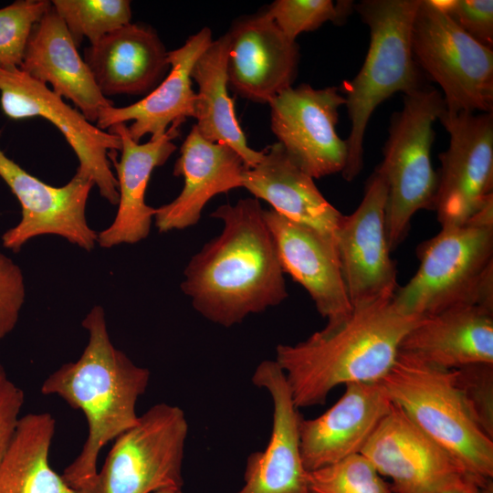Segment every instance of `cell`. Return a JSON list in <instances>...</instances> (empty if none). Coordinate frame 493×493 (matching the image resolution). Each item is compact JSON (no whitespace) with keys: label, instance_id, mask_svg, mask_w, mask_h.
Segmentation results:
<instances>
[{"label":"cell","instance_id":"cell-1","mask_svg":"<svg viewBox=\"0 0 493 493\" xmlns=\"http://www.w3.org/2000/svg\"><path fill=\"white\" fill-rule=\"evenodd\" d=\"M257 198L217 207L221 233L194 254L181 289L209 321L228 328L288 297L277 247Z\"/></svg>","mask_w":493,"mask_h":493},{"label":"cell","instance_id":"cell-2","mask_svg":"<svg viewBox=\"0 0 493 493\" xmlns=\"http://www.w3.org/2000/svg\"><path fill=\"white\" fill-rule=\"evenodd\" d=\"M385 296L352 307L345 318L296 344H278L282 370L297 408L323 404L341 384L381 382L405 335L423 318L408 315Z\"/></svg>","mask_w":493,"mask_h":493},{"label":"cell","instance_id":"cell-3","mask_svg":"<svg viewBox=\"0 0 493 493\" xmlns=\"http://www.w3.org/2000/svg\"><path fill=\"white\" fill-rule=\"evenodd\" d=\"M82 326L89 341L79 358L62 364L40 388L42 394L58 395L80 410L87 420L82 448L61 475L74 490L96 475L102 448L137 424L136 404L151 377L149 369L136 365L112 344L101 306L89 310Z\"/></svg>","mask_w":493,"mask_h":493},{"label":"cell","instance_id":"cell-4","mask_svg":"<svg viewBox=\"0 0 493 493\" xmlns=\"http://www.w3.org/2000/svg\"><path fill=\"white\" fill-rule=\"evenodd\" d=\"M420 2L362 0L354 5L370 29V45L358 74L339 88L351 123L341 173L348 182L362 169L365 131L375 109L397 92L404 95L424 86V74L412 52V27Z\"/></svg>","mask_w":493,"mask_h":493},{"label":"cell","instance_id":"cell-5","mask_svg":"<svg viewBox=\"0 0 493 493\" xmlns=\"http://www.w3.org/2000/svg\"><path fill=\"white\" fill-rule=\"evenodd\" d=\"M392 403L447 451L468 474L493 477V438L479 425L456 379L440 368L399 351L381 381Z\"/></svg>","mask_w":493,"mask_h":493},{"label":"cell","instance_id":"cell-6","mask_svg":"<svg viewBox=\"0 0 493 493\" xmlns=\"http://www.w3.org/2000/svg\"><path fill=\"white\" fill-rule=\"evenodd\" d=\"M417 253V271L393 296L402 311L426 317L464 305L493 311V226L441 227Z\"/></svg>","mask_w":493,"mask_h":493},{"label":"cell","instance_id":"cell-7","mask_svg":"<svg viewBox=\"0 0 493 493\" xmlns=\"http://www.w3.org/2000/svg\"><path fill=\"white\" fill-rule=\"evenodd\" d=\"M445 110L443 95L424 85L404 95L403 108L393 112L378 170L387 184L385 223L390 250L405 238L414 215L435 210L438 175L431 151L434 124Z\"/></svg>","mask_w":493,"mask_h":493},{"label":"cell","instance_id":"cell-8","mask_svg":"<svg viewBox=\"0 0 493 493\" xmlns=\"http://www.w3.org/2000/svg\"><path fill=\"white\" fill-rule=\"evenodd\" d=\"M188 432L182 408L166 403L152 405L114 440L100 470L76 493H152L183 487Z\"/></svg>","mask_w":493,"mask_h":493},{"label":"cell","instance_id":"cell-9","mask_svg":"<svg viewBox=\"0 0 493 493\" xmlns=\"http://www.w3.org/2000/svg\"><path fill=\"white\" fill-rule=\"evenodd\" d=\"M421 72L443 90L445 110L493 112V49L463 31L432 0H421L412 27Z\"/></svg>","mask_w":493,"mask_h":493},{"label":"cell","instance_id":"cell-10","mask_svg":"<svg viewBox=\"0 0 493 493\" xmlns=\"http://www.w3.org/2000/svg\"><path fill=\"white\" fill-rule=\"evenodd\" d=\"M0 104L12 120L41 117L50 121L74 151L79 160L77 171L90 178L110 204L118 205V183L109 159L110 152L121 150L116 134L93 125L78 109L20 68L0 67Z\"/></svg>","mask_w":493,"mask_h":493},{"label":"cell","instance_id":"cell-11","mask_svg":"<svg viewBox=\"0 0 493 493\" xmlns=\"http://www.w3.org/2000/svg\"><path fill=\"white\" fill-rule=\"evenodd\" d=\"M439 121L449 146L439 155L435 210L441 227L462 226L493 200V112L444 110Z\"/></svg>","mask_w":493,"mask_h":493},{"label":"cell","instance_id":"cell-12","mask_svg":"<svg viewBox=\"0 0 493 493\" xmlns=\"http://www.w3.org/2000/svg\"><path fill=\"white\" fill-rule=\"evenodd\" d=\"M271 130L288 158L313 179L342 173L348 144L336 131L345 99L338 87L288 88L269 103Z\"/></svg>","mask_w":493,"mask_h":493},{"label":"cell","instance_id":"cell-13","mask_svg":"<svg viewBox=\"0 0 493 493\" xmlns=\"http://www.w3.org/2000/svg\"><path fill=\"white\" fill-rule=\"evenodd\" d=\"M0 130V134H1ZM0 177L21 205V220L2 236L3 246L17 253L30 239L56 235L90 252L98 233L88 223L86 207L90 178L76 171L62 186L49 185L30 174L0 149Z\"/></svg>","mask_w":493,"mask_h":493},{"label":"cell","instance_id":"cell-14","mask_svg":"<svg viewBox=\"0 0 493 493\" xmlns=\"http://www.w3.org/2000/svg\"><path fill=\"white\" fill-rule=\"evenodd\" d=\"M386 202L387 184L376 167L359 206L339 226L337 257L352 307L394 295L398 288L387 241Z\"/></svg>","mask_w":493,"mask_h":493},{"label":"cell","instance_id":"cell-15","mask_svg":"<svg viewBox=\"0 0 493 493\" xmlns=\"http://www.w3.org/2000/svg\"><path fill=\"white\" fill-rule=\"evenodd\" d=\"M360 453L391 479L393 493H441L467 473L393 404Z\"/></svg>","mask_w":493,"mask_h":493},{"label":"cell","instance_id":"cell-16","mask_svg":"<svg viewBox=\"0 0 493 493\" xmlns=\"http://www.w3.org/2000/svg\"><path fill=\"white\" fill-rule=\"evenodd\" d=\"M252 382L271 397L272 429L265 449L247 456L244 485L237 493H309L308 471L299 448L302 417L282 370L274 360L263 361L256 368Z\"/></svg>","mask_w":493,"mask_h":493},{"label":"cell","instance_id":"cell-17","mask_svg":"<svg viewBox=\"0 0 493 493\" xmlns=\"http://www.w3.org/2000/svg\"><path fill=\"white\" fill-rule=\"evenodd\" d=\"M392 406L381 382L345 384L344 393L326 412L300 420L299 448L306 470L360 453Z\"/></svg>","mask_w":493,"mask_h":493},{"label":"cell","instance_id":"cell-18","mask_svg":"<svg viewBox=\"0 0 493 493\" xmlns=\"http://www.w3.org/2000/svg\"><path fill=\"white\" fill-rule=\"evenodd\" d=\"M228 85L244 99L269 103L291 87L299 47L265 13L240 21L228 32Z\"/></svg>","mask_w":493,"mask_h":493},{"label":"cell","instance_id":"cell-19","mask_svg":"<svg viewBox=\"0 0 493 493\" xmlns=\"http://www.w3.org/2000/svg\"><path fill=\"white\" fill-rule=\"evenodd\" d=\"M245 168L232 148L205 140L194 125L173 167V175L184 177V187L175 199L156 208V228L166 233L196 225L210 199L242 187Z\"/></svg>","mask_w":493,"mask_h":493},{"label":"cell","instance_id":"cell-20","mask_svg":"<svg viewBox=\"0 0 493 493\" xmlns=\"http://www.w3.org/2000/svg\"><path fill=\"white\" fill-rule=\"evenodd\" d=\"M178 126H171L160 138L145 143L136 142L128 132L126 123L114 124L108 132L121 141V159L110 152L117 173L119 202L112 223L98 233L97 244L110 248L121 244H135L145 239L156 208L145 203V193L154 168L163 165L176 150L173 140L179 135Z\"/></svg>","mask_w":493,"mask_h":493},{"label":"cell","instance_id":"cell-21","mask_svg":"<svg viewBox=\"0 0 493 493\" xmlns=\"http://www.w3.org/2000/svg\"><path fill=\"white\" fill-rule=\"evenodd\" d=\"M212 42V32L205 27L182 47L169 51L170 71L163 80L133 104L100 110L96 126L105 131L114 124L132 121L127 126L128 132L139 142L146 134L151 135V140L158 139L171 126L180 127L187 118H194L195 92L192 88L191 70Z\"/></svg>","mask_w":493,"mask_h":493},{"label":"cell","instance_id":"cell-22","mask_svg":"<svg viewBox=\"0 0 493 493\" xmlns=\"http://www.w3.org/2000/svg\"><path fill=\"white\" fill-rule=\"evenodd\" d=\"M242 187L277 213L313 230L337 255L336 237L343 215L322 195L314 179L288 158L279 142L266 149L255 167L245 168Z\"/></svg>","mask_w":493,"mask_h":493},{"label":"cell","instance_id":"cell-23","mask_svg":"<svg viewBox=\"0 0 493 493\" xmlns=\"http://www.w3.org/2000/svg\"><path fill=\"white\" fill-rule=\"evenodd\" d=\"M77 48L64 21L51 5L32 29L20 68L33 79L50 84L52 91L71 100L89 122H96L100 110L114 103L102 95Z\"/></svg>","mask_w":493,"mask_h":493},{"label":"cell","instance_id":"cell-24","mask_svg":"<svg viewBox=\"0 0 493 493\" xmlns=\"http://www.w3.org/2000/svg\"><path fill=\"white\" fill-rule=\"evenodd\" d=\"M284 273L300 284L327 322L338 321L352 310L337 255L310 228L273 209L264 210Z\"/></svg>","mask_w":493,"mask_h":493},{"label":"cell","instance_id":"cell-25","mask_svg":"<svg viewBox=\"0 0 493 493\" xmlns=\"http://www.w3.org/2000/svg\"><path fill=\"white\" fill-rule=\"evenodd\" d=\"M103 96L147 95L170 68L168 52L150 27L128 24L84 51Z\"/></svg>","mask_w":493,"mask_h":493},{"label":"cell","instance_id":"cell-26","mask_svg":"<svg viewBox=\"0 0 493 493\" xmlns=\"http://www.w3.org/2000/svg\"><path fill=\"white\" fill-rule=\"evenodd\" d=\"M399 351L449 370L493 363V311L464 305L423 317Z\"/></svg>","mask_w":493,"mask_h":493},{"label":"cell","instance_id":"cell-27","mask_svg":"<svg viewBox=\"0 0 493 493\" xmlns=\"http://www.w3.org/2000/svg\"><path fill=\"white\" fill-rule=\"evenodd\" d=\"M228 48L226 33L213 40L191 70V78L198 85L194 113L197 121L195 127L205 140L229 146L242 158L246 168H253L262 160L265 150L256 151L248 146L236 117L234 102L227 92Z\"/></svg>","mask_w":493,"mask_h":493},{"label":"cell","instance_id":"cell-28","mask_svg":"<svg viewBox=\"0 0 493 493\" xmlns=\"http://www.w3.org/2000/svg\"><path fill=\"white\" fill-rule=\"evenodd\" d=\"M55 432L56 419L50 413L20 417L0 462V493H76L49 463Z\"/></svg>","mask_w":493,"mask_h":493},{"label":"cell","instance_id":"cell-29","mask_svg":"<svg viewBox=\"0 0 493 493\" xmlns=\"http://www.w3.org/2000/svg\"><path fill=\"white\" fill-rule=\"evenodd\" d=\"M53 8L64 21L76 47L83 38L90 45L128 25L131 19L127 0H54Z\"/></svg>","mask_w":493,"mask_h":493},{"label":"cell","instance_id":"cell-30","mask_svg":"<svg viewBox=\"0 0 493 493\" xmlns=\"http://www.w3.org/2000/svg\"><path fill=\"white\" fill-rule=\"evenodd\" d=\"M309 493H393L361 453L308 472Z\"/></svg>","mask_w":493,"mask_h":493},{"label":"cell","instance_id":"cell-31","mask_svg":"<svg viewBox=\"0 0 493 493\" xmlns=\"http://www.w3.org/2000/svg\"><path fill=\"white\" fill-rule=\"evenodd\" d=\"M352 1L277 0L265 14L291 41L303 32L319 28L326 22L341 24L351 13Z\"/></svg>","mask_w":493,"mask_h":493},{"label":"cell","instance_id":"cell-32","mask_svg":"<svg viewBox=\"0 0 493 493\" xmlns=\"http://www.w3.org/2000/svg\"><path fill=\"white\" fill-rule=\"evenodd\" d=\"M51 5L47 0H17L0 8L1 68H20L32 29Z\"/></svg>","mask_w":493,"mask_h":493},{"label":"cell","instance_id":"cell-33","mask_svg":"<svg viewBox=\"0 0 493 493\" xmlns=\"http://www.w3.org/2000/svg\"><path fill=\"white\" fill-rule=\"evenodd\" d=\"M455 370L456 383L479 425L493 438V363H474Z\"/></svg>","mask_w":493,"mask_h":493},{"label":"cell","instance_id":"cell-34","mask_svg":"<svg viewBox=\"0 0 493 493\" xmlns=\"http://www.w3.org/2000/svg\"><path fill=\"white\" fill-rule=\"evenodd\" d=\"M463 31L480 44L493 47L492 0H432Z\"/></svg>","mask_w":493,"mask_h":493},{"label":"cell","instance_id":"cell-35","mask_svg":"<svg viewBox=\"0 0 493 493\" xmlns=\"http://www.w3.org/2000/svg\"><path fill=\"white\" fill-rule=\"evenodd\" d=\"M25 299L21 268L0 251V341L16 326Z\"/></svg>","mask_w":493,"mask_h":493},{"label":"cell","instance_id":"cell-36","mask_svg":"<svg viewBox=\"0 0 493 493\" xmlns=\"http://www.w3.org/2000/svg\"><path fill=\"white\" fill-rule=\"evenodd\" d=\"M24 403L23 390L9 379L0 364V462L14 437Z\"/></svg>","mask_w":493,"mask_h":493},{"label":"cell","instance_id":"cell-37","mask_svg":"<svg viewBox=\"0 0 493 493\" xmlns=\"http://www.w3.org/2000/svg\"><path fill=\"white\" fill-rule=\"evenodd\" d=\"M441 493H493L492 481L481 480L468 473H464Z\"/></svg>","mask_w":493,"mask_h":493},{"label":"cell","instance_id":"cell-38","mask_svg":"<svg viewBox=\"0 0 493 493\" xmlns=\"http://www.w3.org/2000/svg\"><path fill=\"white\" fill-rule=\"evenodd\" d=\"M152 493H184L183 487L180 486H168L161 488Z\"/></svg>","mask_w":493,"mask_h":493}]
</instances>
